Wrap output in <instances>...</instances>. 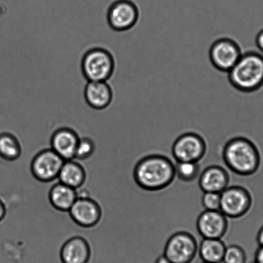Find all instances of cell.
Segmentation results:
<instances>
[{
  "label": "cell",
  "instance_id": "cell-1",
  "mask_svg": "<svg viewBox=\"0 0 263 263\" xmlns=\"http://www.w3.org/2000/svg\"><path fill=\"white\" fill-rule=\"evenodd\" d=\"M134 178L135 183L143 190L157 192L165 190L175 181V163L167 156H145L135 165Z\"/></svg>",
  "mask_w": 263,
  "mask_h": 263
},
{
  "label": "cell",
  "instance_id": "cell-11",
  "mask_svg": "<svg viewBox=\"0 0 263 263\" xmlns=\"http://www.w3.org/2000/svg\"><path fill=\"white\" fill-rule=\"evenodd\" d=\"M228 218L220 211H205L196 221V229L203 239H222L229 229Z\"/></svg>",
  "mask_w": 263,
  "mask_h": 263
},
{
  "label": "cell",
  "instance_id": "cell-17",
  "mask_svg": "<svg viewBox=\"0 0 263 263\" xmlns=\"http://www.w3.org/2000/svg\"><path fill=\"white\" fill-rule=\"evenodd\" d=\"M78 198V191L75 189L60 182L53 185L49 193L52 205L57 210L63 212L70 211Z\"/></svg>",
  "mask_w": 263,
  "mask_h": 263
},
{
  "label": "cell",
  "instance_id": "cell-28",
  "mask_svg": "<svg viewBox=\"0 0 263 263\" xmlns=\"http://www.w3.org/2000/svg\"><path fill=\"white\" fill-rule=\"evenodd\" d=\"M6 206H5L3 201L0 200V221L3 220L6 216Z\"/></svg>",
  "mask_w": 263,
  "mask_h": 263
},
{
  "label": "cell",
  "instance_id": "cell-20",
  "mask_svg": "<svg viewBox=\"0 0 263 263\" xmlns=\"http://www.w3.org/2000/svg\"><path fill=\"white\" fill-rule=\"evenodd\" d=\"M21 154V145L16 135L9 132L0 134V157L5 160L14 161Z\"/></svg>",
  "mask_w": 263,
  "mask_h": 263
},
{
  "label": "cell",
  "instance_id": "cell-3",
  "mask_svg": "<svg viewBox=\"0 0 263 263\" xmlns=\"http://www.w3.org/2000/svg\"><path fill=\"white\" fill-rule=\"evenodd\" d=\"M230 83L236 90L253 93L263 86V55L254 50H246L228 72Z\"/></svg>",
  "mask_w": 263,
  "mask_h": 263
},
{
  "label": "cell",
  "instance_id": "cell-8",
  "mask_svg": "<svg viewBox=\"0 0 263 263\" xmlns=\"http://www.w3.org/2000/svg\"><path fill=\"white\" fill-rule=\"evenodd\" d=\"M243 48L231 37L219 38L212 44L209 58L214 68L228 73L241 58Z\"/></svg>",
  "mask_w": 263,
  "mask_h": 263
},
{
  "label": "cell",
  "instance_id": "cell-24",
  "mask_svg": "<svg viewBox=\"0 0 263 263\" xmlns=\"http://www.w3.org/2000/svg\"><path fill=\"white\" fill-rule=\"evenodd\" d=\"M201 204L206 211H220L221 193H204L201 197Z\"/></svg>",
  "mask_w": 263,
  "mask_h": 263
},
{
  "label": "cell",
  "instance_id": "cell-10",
  "mask_svg": "<svg viewBox=\"0 0 263 263\" xmlns=\"http://www.w3.org/2000/svg\"><path fill=\"white\" fill-rule=\"evenodd\" d=\"M65 162V160L52 149L42 151L32 160V175L40 182H52L58 178Z\"/></svg>",
  "mask_w": 263,
  "mask_h": 263
},
{
  "label": "cell",
  "instance_id": "cell-22",
  "mask_svg": "<svg viewBox=\"0 0 263 263\" xmlns=\"http://www.w3.org/2000/svg\"><path fill=\"white\" fill-rule=\"evenodd\" d=\"M247 255L243 248L239 245H231L227 246L223 263H247Z\"/></svg>",
  "mask_w": 263,
  "mask_h": 263
},
{
  "label": "cell",
  "instance_id": "cell-21",
  "mask_svg": "<svg viewBox=\"0 0 263 263\" xmlns=\"http://www.w3.org/2000/svg\"><path fill=\"white\" fill-rule=\"evenodd\" d=\"M176 177L186 183L193 182L200 175L199 162H179L175 164Z\"/></svg>",
  "mask_w": 263,
  "mask_h": 263
},
{
  "label": "cell",
  "instance_id": "cell-6",
  "mask_svg": "<svg viewBox=\"0 0 263 263\" xmlns=\"http://www.w3.org/2000/svg\"><path fill=\"white\" fill-rule=\"evenodd\" d=\"M206 150L208 145L202 135L195 132H187L175 140L172 155L177 162H199L205 157Z\"/></svg>",
  "mask_w": 263,
  "mask_h": 263
},
{
  "label": "cell",
  "instance_id": "cell-2",
  "mask_svg": "<svg viewBox=\"0 0 263 263\" xmlns=\"http://www.w3.org/2000/svg\"><path fill=\"white\" fill-rule=\"evenodd\" d=\"M226 167L236 175H255L262 165V155L258 145L247 137L237 135L224 143L221 152Z\"/></svg>",
  "mask_w": 263,
  "mask_h": 263
},
{
  "label": "cell",
  "instance_id": "cell-16",
  "mask_svg": "<svg viewBox=\"0 0 263 263\" xmlns=\"http://www.w3.org/2000/svg\"><path fill=\"white\" fill-rule=\"evenodd\" d=\"M111 87L106 81H88L84 89V98L91 108H105L112 100Z\"/></svg>",
  "mask_w": 263,
  "mask_h": 263
},
{
  "label": "cell",
  "instance_id": "cell-12",
  "mask_svg": "<svg viewBox=\"0 0 263 263\" xmlns=\"http://www.w3.org/2000/svg\"><path fill=\"white\" fill-rule=\"evenodd\" d=\"M68 212L76 223L85 228L96 226L102 217L100 205L89 197H78Z\"/></svg>",
  "mask_w": 263,
  "mask_h": 263
},
{
  "label": "cell",
  "instance_id": "cell-5",
  "mask_svg": "<svg viewBox=\"0 0 263 263\" xmlns=\"http://www.w3.org/2000/svg\"><path fill=\"white\" fill-rule=\"evenodd\" d=\"M252 205V194L243 186H229L221 193L220 211L228 218L239 219L246 216Z\"/></svg>",
  "mask_w": 263,
  "mask_h": 263
},
{
  "label": "cell",
  "instance_id": "cell-27",
  "mask_svg": "<svg viewBox=\"0 0 263 263\" xmlns=\"http://www.w3.org/2000/svg\"><path fill=\"white\" fill-rule=\"evenodd\" d=\"M257 242L259 246L263 247V224L257 232Z\"/></svg>",
  "mask_w": 263,
  "mask_h": 263
},
{
  "label": "cell",
  "instance_id": "cell-30",
  "mask_svg": "<svg viewBox=\"0 0 263 263\" xmlns=\"http://www.w3.org/2000/svg\"><path fill=\"white\" fill-rule=\"evenodd\" d=\"M202 263H209V262H203Z\"/></svg>",
  "mask_w": 263,
  "mask_h": 263
},
{
  "label": "cell",
  "instance_id": "cell-13",
  "mask_svg": "<svg viewBox=\"0 0 263 263\" xmlns=\"http://www.w3.org/2000/svg\"><path fill=\"white\" fill-rule=\"evenodd\" d=\"M79 139L80 137L75 130L68 127H60L51 137V149L65 161L75 159Z\"/></svg>",
  "mask_w": 263,
  "mask_h": 263
},
{
  "label": "cell",
  "instance_id": "cell-25",
  "mask_svg": "<svg viewBox=\"0 0 263 263\" xmlns=\"http://www.w3.org/2000/svg\"><path fill=\"white\" fill-rule=\"evenodd\" d=\"M255 43L258 49L263 53V29L260 30L255 35Z\"/></svg>",
  "mask_w": 263,
  "mask_h": 263
},
{
  "label": "cell",
  "instance_id": "cell-23",
  "mask_svg": "<svg viewBox=\"0 0 263 263\" xmlns=\"http://www.w3.org/2000/svg\"><path fill=\"white\" fill-rule=\"evenodd\" d=\"M96 149L95 142L88 137L79 139L77 146L75 158L79 160H85L93 155Z\"/></svg>",
  "mask_w": 263,
  "mask_h": 263
},
{
  "label": "cell",
  "instance_id": "cell-29",
  "mask_svg": "<svg viewBox=\"0 0 263 263\" xmlns=\"http://www.w3.org/2000/svg\"><path fill=\"white\" fill-rule=\"evenodd\" d=\"M155 263H173L171 262L168 258L166 257L164 255H160L156 259Z\"/></svg>",
  "mask_w": 263,
  "mask_h": 263
},
{
  "label": "cell",
  "instance_id": "cell-15",
  "mask_svg": "<svg viewBox=\"0 0 263 263\" xmlns=\"http://www.w3.org/2000/svg\"><path fill=\"white\" fill-rule=\"evenodd\" d=\"M90 257V245L82 237H71L61 249L62 263H88Z\"/></svg>",
  "mask_w": 263,
  "mask_h": 263
},
{
  "label": "cell",
  "instance_id": "cell-18",
  "mask_svg": "<svg viewBox=\"0 0 263 263\" xmlns=\"http://www.w3.org/2000/svg\"><path fill=\"white\" fill-rule=\"evenodd\" d=\"M86 174L83 165L73 160H66L59 175L60 182L77 190L85 182Z\"/></svg>",
  "mask_w": 263,
  "mask_h": 263
},
{
  "label": "cell",
  "instance_id": "cell-14",
  "mask_svg": "<svg viewBox=\"0 0 263 263\" xmlns=\"http://www.w3.org/2000/svg\"><path fill=\"white\" fill-rule=\"evenodd\" d=\"M229 173L219 165L208 166L199 176V187L203 193H221L229 187Z\"/></svg>",
  "mask_w": 263,
  "mask_h": 263
},
{
  "label": "cell",
  "instance_id": "cell-9",
  "mask_svg": "<svg viewBox=\"0 0 263 263\" xmlns=\"http://www.w3.org/2000/svg\"><path fill=\"white\" fill-rule=\"evenodd\" d=\"M139 16V7L134 0H114L107 14L109 26L112 29L119 32L134 27Z\"/></svg>",
  "mask_w": 263,
  "mask_h": 263
},
{
  "label": "cell",
  "instance_id": "cell-31",
  "mask_svg": "<svg viewBox=\"0 0 263 263\" xmlns=\"http://www.w3.org/2000/svg\"><path fill=\"white\" fill-rule=\"evenodd\" d=\"M252 263H255V262H252Z\"/></svg>",
  "mask_w": 263,
  "mask_h": 263
},
{
  "label": "cell",
  "instance_id": "cell-7",
  "mask_svg": "<svg viewBox=\"0 0 263 263\" xmlns=\"http://www.w3.org/2000/svg\"><path fill=\"white\" fill-rule=\"evenodd\" d=\"M198 245L192 234L177 232L166 242L163 255L173 263H192L198 254Z\"/></svg>",
  "mask_w": 263,
  "mask_h": 263
},
{
  "label": "cell",
  "instance_id": "cell-26",
  "mask_svg": "<svg viewBox=\"0 0 263 263\" xmlns=\"http://www.w3.org/2000/svg\"><path fill=\"white\" fill-rule=\"evenodd\" d=\"M255 263H263V247L259 246L255 253Z\"/></svg>",
  "mask_w": 263,
  "mask_h": 263
},
{
  "label": "cell",
  "instance_id": "cell-4",
  "mask_svg": "<svg viewBox=\"0 0 263 263\" xmlns=\"http://www.w3.org/2000/svg\"><path fill=\"white\" fill-rule=\"evenodd\" d=\"M114 66L111 53L101 47L87 51L82 60V71L88 81H106L113 73Z\"/></svg>",
  "mask_w": 263,
  "mask_h": 263
},
{
  "label": "cell",
  "instance_id": "cell-19",
  "mask_svg": "<svg viewBox=\"0 0 263 263\" xmlns=\"http://www.w3.org/2000/svg\"><path fill=\"white\" fill-rule=\"evenodd\" d=\"M226 247L222 239H203L198 245V254L203 262L221 263Z\"/></svg>",
  "mask_w": 263,
  "mask_h": 263
}]
</instances>
